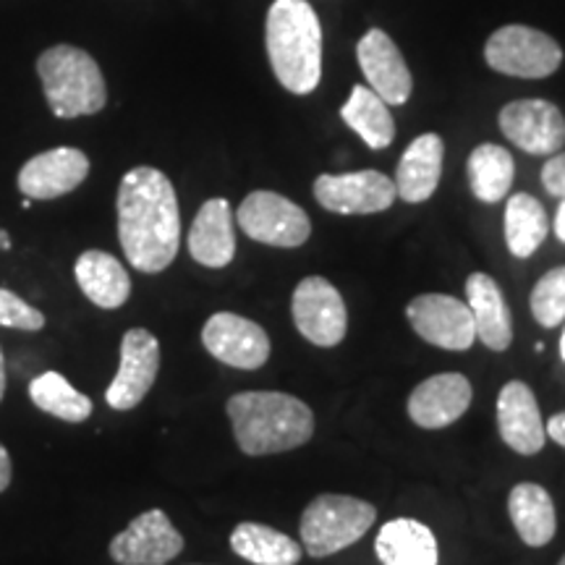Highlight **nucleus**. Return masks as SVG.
Returning <instances> with one entry per match:
<instances>
[{
	"label": "nucleus",
	"mask_w": 565,
	"mask_h": 565,
	"mask_svg": "<svg viewBox=\"0 0 565 565\" xmlns=\"http://www.w3.org/2000/svg\"><path fill=\"white\" fill-rule=\"evenodd\" d=\"M561 356H563V362H565V330H563V338H561Z\"/></svg>",
	"instance_id": "obj_38"
},
{
	"label": "nucleus",
	"mask_w": 565,
	"mask_h": 565,
	"mask_svg": "<svg viewBox=\"0 0 565 565\" xmlns=\"http://www.w3.org/2000/svg\"><path fill=\"white\" fill-rule=\"evenodd\" d=\"M273 74L294 95H309L322 79V26L307 0H275L265 24Z\"/></svg>",
	"instance_id": "obj_3"
},
{
	"label": "nucleus",
	"mask_w": 565,
	"mask_h": 565,
	"mask_svg": "<svg viewBox=\"0 0 565 565\" xmlns=\"http://www.w3.org/2000/svg\"><path fill=\"white\" fill-rule=\"evenodd\" d=\"M377 508L351 494H320L303 508L301 542L312 557H328L351 547L370 532Z\"/></svg>",
	"instance_id": "obj_5"
},
{
	"label": "nucleus",
	"mask_w": 565,
	"mask_h": 565,
	"mask_svg": "<svg viewBox=\"0 0 565 565\" xmlns=\"http://www.w3.org/2000/svg\"><path fill=\"white\" fill-rule=\"evenodd\" d=\"M469 186L479 202L494 204L503 202L513 186L515 162L511 152L500 145H479L471 152L469 166Z\"/></svg>",
	"instance_id": "obj_27"
},
{
	"label": "nucleus",
	"mask_w": 565,
	"mask_h": 565,
	"mask_svg": "<svg viewBox=\"0 0 565 565\" xmlns=\"http://www.w3.org/2000/svg\"><path fill=\"white\" fill-rule=\"evenodd\" d=\"M181 550L183 536L160 508L137 515L110 542V557L118 565H166L179 557Z\"/></svg>",
	"instance_id": "obj_12"
},
{
	"label": "nucleus",
	"mask_w": 565,
	"mask_h": 565,
	"mask_svg": "<svg viewBox=\"0 0 565 565\" xmlns=\"http://www.w3.org/2000/svg\"><path fill=\"white\" fill-rule=\"evenodd\" d=\"M498 429L508 448L521 456H536L545 448L547 433L532 387L511 380L498 395Z\"/></svg>",
	"instance_id": "obj_17"
},
{
	"label": "nucleus",
	"mask_w": 565,
	"mask_h": 565,
	"mask_svg": "<svg viewBox=\"0 0 565 565\" xmlns=\"http://www.w3.org/2000/svg\"><path fill=\"white\" fill-rule=\"evenodd\" d=\"M11 484V456L9 450L0 445V492Z\"/></svg>",
	"instance_id": "obj_34"
},
{
	"label": "nucleus",
	"mask_w": 565,
	"mask_h": 565,
	"mask_svg": "<svg viewBox=\"0 0 565 565\" xmlns=\"http://www.w3.org/2000/svg\"><path fill=\"white\" fill-rule=\"evenodd\" d=\"M6 395V362H3V351H0V401Z\"/></svg>",
	"instance_id": "obj_36"
},
{
	"label": "nucleus",
	"mask_w": 565,
	"mask_h": 565,
	"mask_svg": "<svg viewBox=\"0 0 565 565\" xmlns=\"http://www.w3.org/2000/svg\"><path fill=\"white\" fill-rule=\"evenodd\" d=\"M189 252L196 263L212 270L231 265L236 257V236H233V212L225 200H207L196 212L189 231Z\"/></svg>",
	"instance_id": "obj_20"
},
{
	"label": "nucleus",
	"mask_w": 565,
	"mask_h": 565,
	"mask_svg": "<svg viewBox=\"0 0 565 565\" xmlns=\"http://www.w3.org/2000/svg\"><path fill=\"white\" fill-rule=\"evenodd\" d=\"M233 553L254 565H296L301 561L299 542L265 524L244 521L231 532Z\"/></svg>",
	"instance_id": "obj_26"
},
{
	"label": "nucleus",
	"mask_w": 565,
	"mask_h": 565,
	"mask_svg": "<svg viewBox=\"0 0 565 565\" xmlns=\"http://www.w3.org/2000/svg\"><path fill=\"white\" fill-rule=\"evenodd\" d=\"M89 175V158L76 147H55V150L34 154L19 171V189L30 200H58L82 186Z\"/></svg>",
	"instance_id": "obj_15"
},
{
	"label": "nucleus",
	"mask_w": 565,
	"mask_h": 565,
	"mask_svg": "<svg viewBox=\"0 0 565 565\" xmlns=\"http://www.w3.org/2000/svg\"><path fill=\"white\" fill-rule=\"evenodd\" d=\"M30 398L40 412L55 419L79 424L92 416V401L58 372H45L30 383Z\"/></svg>",
	"instance_id": "obj_29"
},
{
	"label": "nucleus",
	"mask_w": 565,
	"mask_h": 565,
	"mask_svg": "<svg viewBox=\"0 0 565 565\" xmlns=\"http://www.w3.org/2000/svg\"><path fill=\"white\" fill-rule=\"evenodd\" d=\"M557 565H565V555H563V561H561V563H557Z\"/></svg>",
	"instance_id": "obj_39"
},
{
	"label": "nucleus",
	"mask_w": 565,
	"mask_h": 565,
	"mask_svg": "<svg viewBox=\"0 0 565 565\" xmlns=\"http://www.w3.org/2000/svg\"><path fill=\"white\" fill-rule=\"evenodd\" d=\"M542 183L553 196L565 200V152H555L542 168Z\"/></svg>",
	"instance_id": "obj_32"
},
{
	"label": "nucleus",
	"mask_w": 565,
	"mask_h": 565,
	"mask_svg": "<svg viewBox=\"0 0 565 565\" xmlns=\"http://www.w3.org/2000/svg\"><path fill=\"white\" fill-rule=\"evenodd\" d=\"M471 406V383L458 372L435 374L408 395V416L422 429H443L461 419Z\"/></svg>",
	"instance_id": "obj_18"
},
{
	"label": "nucleus",
	"mask_w": 565,
	"mask_h": 565,
	"mask_svg": "<svg viewBox=\"0 0 565 565\" xmlns=\"http://www.w3.org/2000/svg\"><path fill=\"white\" fill-rule=\"evenodd\" d=\"M508 515L529 547H545L557 532L555 503L542 484L521 482L508 494Z\"/></svg>",
	"instance_id": "obj_22"
},
{
	"label": "nucleus",
	"mask_w": 565,
	"mask_h": 565,
	"mask_svg": "<svg viewBox=\"0 0 565 565\" xmlns=\"http://www.w3.org/2000/svg\"><path fill=\"white\" fill-rule=\"evenodd\" d=\"M315 200L335 215H374L391 210L398 200L393 179L380 171H353L315 181Z\"/></svg>",
	"instance_id": "obj_10"
},
{
	"label": "nucleus",
	"mask_w": 565,
	"mask_h": 565,
	"mask_svg": "<svg viewBox=\"0 0 565 565\" xmlns=\"http://www.w3.org/2000/svg\"><path fill=\"white\" fill-rule=\"evenodd\" d=\"M238 225L252 242L296 249L309 242L312 223L299 204L275 192H252L238 207Z\"/></svg>",
	"instance_id": "obj_7"
},
{
	"label": "nucleus",
	"mask_w": 565,
	"mask_h": 565,
	"mask_svg": "<svg viewBox=\"0 0 565 565\" xmlns=\"http://www.w3.org/2000/svg\"><path fill=\"white\" fill-rule=\"evenodd\" d=\"M545 433L553 437V440L561 445V448H565V412L555 414L553 419L545 424Z\"/></svg>",
	"instance_id": "obj_33"
},
{
	"label": "nucleus",
	"mask_w": 565,
	"mask_h": 565,
	"mask_svg": "<svg viewBox=\"0 0 565 565\" xmlns=\"http://www.w3.org/2000/svg\"><path fill=\"white\" fill-rule=\"evenodd\" d=\"M0 249H6V252L11 249V238H9V233H6V231H0Z\"/></svg>",
	"instance_id": "obj_37"
},
{
	"label": "nucleus",
	"mask_w": 565,
	"mask_h": 565,
	"mask_svg": "<svg viewBox=\"0 0 565 565\" xmlns=\"http://www.w3.org/2000/svg\"><path fill=\"white\" fill-rule=\"evenodd\" d=\"M0 328L30 330V333H34V330L45 328V315L30 307L9 288H0Z\"/></svg>",
	"instance_id": "obj_31"
},
{
	"label": "nucleus",
	"mask_w": 565,
	"mask_h": 565,
	"mask_svg": "<svg viewBox=\"0 0 565 565\" xmlns=\"http://www.w3.org/2000/svg\"><path fill=\"white\" fill-rule=\"evenodd\" d=\"M160 372V343L150 330L134 328L121 341V364H118L116 377L105 393L110 408L116 412H129L137 408L145 395L152 391L154 380Z\"/></svg>",
	"instance_id": "obj_11"
},
{
	"label": "nucleus",
	"mask_w": 565,
	"mask_h": 565,
	"mask_svg": "<svg viewBox=\"0 0 565 565\" xmlns=\"http://www.w3.org/2000/svg\"><path fill=\"white\" fill-rule=\"evenodd\" d=\"M550 221L540 200L532 194H513L505 207V244L513 257L526 259L547 238Z\"/></svg>",
	"instance_id": "obj_28"
},
{
	"label": "nucleus",
	"mask_w": 565,
	"mask_h": 565,
	"mask_svg": "<svg viewBox=\"0 0 565 565\" xmlns=\"http://www.w3.org/2000/svg\"><path fill=\"white\" fill-rule=\"evenodd\" d=\"M500 131L529 154H555L565 145V118L547 100H513L500 110Z\"/></svg>",
	"instance_id": "obj_14"
},
{
	"label": "nucleus",
	"mask_w": 565,
	"mask_h": 565,
	"mask_svg": "<svg viewBox=\"0 0 565 565\" xmlns=\"http://www.w3.org/2000/svg\"><path fill=\"white\" fill-rule=\"evenodd\" d=\"M118 242L139 273H162L181 246L179 196L158 168H131L118 186Z\"/></svg>",
	"instance_id": "obj_1"
},
{
	"label": "nucleus",
	"mask_w": 565,
	"mask_h": 565,
	"mask_svg": "<svg viewBox=\"0 0 565 565\" xmlns=\"http://www.w3.org/2000/svg\"><path fill=\"white\" fill-rule=\"evenodd\" d=\"M202 343L217 362L236 370H259L270 359V338L242 315L217 312L202 328Z\"/></svg>",
	"instance_id": "obj_13"
},
{
	"label": "nucleus",
	"mask_w": 565,
	"mask_h": 565,
	"mask_svg": "<svg viewBox=\"0 0 565 565\" xmlns=\"http://www.w3.org/2000/svg\"><path fill=\"white\" fill-rule=\"evenodd\" d=\"M341 118L359 134V137H362V141L370 150H385V147L393 145V113L374 89L356 84V87L351 89V97L341 108Z\"/></svg>",
	"instance_id": "obj_25"
},
{
	"label": "nucleus",
	"mask_w": 565,
	"mask_h": 565,
	"mask_svg": "<svg viewBox=\"0 0 565 565\" xmlns=\"http://www.w3.org/2000/svg\"><path fill=\"white\" fill-rule=\"evenodd\" d=\"M445 145L437 134H422L416 137L395 171V192L408 204L427 202L435 194L443 173Z\"/></svg>",
	"instance_id": "obj_21"
},
{
	"label": "nucleus",
	"mask_w": 565,
	"mask_h": 565,
	"mask_svg": "<svg viewBox=\"0 0 565 565\" xmlns=\"http://www.w3.org/2000/svg\"><path fill=\"white\" fill-rule=\"evenodd\" d=\"M291 312L296 330L322 349L341 343L349 330V312L341 291L320 275H309L296 286Z\"/></svg>",
	"instance_id": "obj_8"
},
{
	"label": "nucleus",
	"mask_w": 565,
	"mask_h": 565,
	"mask_svg": "<svg viewBox=\"0 0 565 565\" xmlns=\"http://www.w3.org/2000/svg\"><path fill=\"white\" fill-rule=\"evenodd\" d=\"M466 303L475 317L477 341H482L490 351H508L513 343L511 309L503 299V291L487 273H475L466 280Z\"/></svg>",
	"instance_id": "obj_19"
},
{
	"label": "nucleus",
	"mask_w": 565,
	"mask_h": 565,
	"mask_svg": "<svg viewBox=\"0 0 565 565\" xmlns=\"http://www.w3.org/2000/svg\"><path fill=\"white\" fill-rule=\"evenodd\" d=\"M383 565H437L440 550L433 529L414 519H393L380 529L374 542Z\"/></svg>",
	"instance_id": "obj_24"
},
{
	"label": "nucleus",
	"mask_w": 565,
	"mask_h": 565,
	"mask_svg": "<svg viewBox=\"0 0 565 565\" xmlns=\"http://www.w3.org/2000/svg\"><path fill=\"white\" fill-rule=\"evenodd\" d=\"M76 282L82 294L100 309L124 307L131 296V278L126 267L108 252L89 249L76 259Z\"/></svg>",
	"instance_id": "obj_23"
},
{
	"label": "nucleus",
	"mask_w": 565,
	"mask_h": 565,
	"mask_svg": "<svg viewBox=\"0 0 565 565\" xmlns=\"http://www.w3.org/2000/svg\"><path fill=\"white\" fill-rule=\"evenodd\" d=\"M38 74L47 105L58 118L95 116L108 103L103 71L87 51L74 45H53L38 58Z\"/></svg>",
	"instance_id": "obj_4"
},
{
	"label": "nucleus",
	"mask_w": 565,
	"mask_h": 565,
	"mask_svg": "<svg viewBox=\"0 0 565 565\" xmlns=\"http://www.w3.org/2000/svg\"><path fill=\"white\" fill-rule=\"evenodd\" d=\"M233 435L246 456H270L301 448L315 435V414L296 395L278 391L236 393L225 404Z\"/></svg>",
	"instance_id": "obj_2"
},
{
	"label": "nucleus",
	"mask_w": 565,
	"mask_h": 565,
	"mask_svg": "<svg viewBox=\"0 0 565 565\" xmlns=\"http://www.w3.org/2000/svg\"><path fill=\"white\" fill-rule=\"evenodd\" d=\"M532 315L542 328H557L565 320V265L536 280L532 291Z\"/></svg>",
	"instance_id": "obj_30"
},
{
	"label": "nucleus",
	"mask_w": 565,
	"mask_h": 565,
	"mask_svg": "<svg viewBox=\"0 0 565 565\" xmlns=\"http://www.w3.org/2000/svg\"><path fill=\"white\" fill-rule=\"evenodd\" d=\"M408 322L414 333L445 351H469L477 341L475 317L469 303L445 294H422L408 303Z\"/></svg>",
	"instance_id": "obj_9"
},
{
	"label": "nucleus",
	"mask_w": 565,
	"mask_h": 565,
	"mask_svg": "<svg viewBox=\"0 0 565 565\" xmlns=\"http://www.w3.org/2000/svg\"><path fill=\"white\" fill-rule=\"evenodd\" d=\"M356 58L362 66L370 89L377 92L387 105H404L412 97L414 79L404 55H401L391 34L383 30H370L359 40Z\"/></svg>",
	"instance_id": "obj_16"
},
{
	"label": "nucleus",
	"mask_w": 565,
	"mask_h": 565,
	"mask_svg": "<svg viewBox=\"0 0 565 565\" xmlns=\"http://www.w3.org/2000/svg\"><path fill=\"white\" fill-rule=\"evenodd\" d=\"M487 66L515 79H547L563 63L561 45L526 24H508L487 40Z\"/></svg>",
	"instance_id": "obj_6"
},
{
	"label": "nucleus",
	"mask_w": 565,
	"mask_h": 565,
	"mask_svg": "<svg viewBox=\"0 0 565 565\" xmlns=\"http://www.w3.org/2000/svg\"><path fill=\"white\" fill-rule=\"evenodd\" d=\"M555 236L565 244V200H561V207H557L555 215Z\"/></svg>",
	"instance_id": "obj_35"
}]
</instances>
